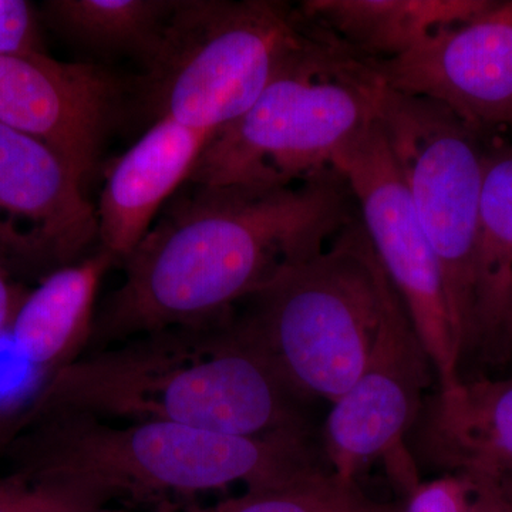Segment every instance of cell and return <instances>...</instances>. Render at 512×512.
I'll return each instance as SVG.
<instances>
[{"label": "cell", "mask_w": 512, "mask_h": 512, "mask_svg": "<svg viewBox=\"0 0 512 512\" xmlns=\"http://www.w3.org/2000/svg\"><path fill=\"white\" fill-rule=\"evenodd\" d=\"M19 305L15 302L12 286H10L8 276H6L3 266L0 264V335L9 323L13 322Z\"/></svg>", "instance_id": "cb8c5ba5"}, {"label": "cell", "mask_w": 512, "mask_h": 512, "mask_svg": "<svg viewBox=\"0 0 512 512\" xmlns=\"http://www.w3.org/2000/svg\"><path fill=\"white\" fill-rule=\"evenodd\" d=\"M192 512H402V507L377 503L357 483L325 471L274 487L247 490L208 510Z\"/></svg>", "instance_id": "d6986e66"}, {"label": "cell", "mask_w": 512, "mask_h": 512, "mask_svg": "<svg viewBox=\"0 0 512 512\" xmlns=\"http://www.w3.org/2000/svg\"><path fill=\"white\" fill-rule=\"evenodd\" d=\"M177 0H52L47 18L70 39L99 50L136 52L156 47Z\"/></svg>", "instance_id": "ac0fdd59"}, {"label": "cell", "mask_w": 512, "mask_h": 512, "mask_svg": "<svg viewBox=\"0 0 512 512\" xmlns=\"http://www.w3.org/2000/svg\"><path fill=\"white\" fill-rule=\"evenodd\" d=\"M59 416L161 421L245 437H313L311 400L292 390L237 315L146 333L60 367Z\"/></svg>", "instance_id": "7a4b0ae2"}, {"label": "cell", "mask_w": 512, "mask_h": 512, "mask_svg": "<svg viewBox=\"0 0 512 512\" xmlns=\"http://www.w3.org/2000/svg\"><path fill=\"white\" fill-rule=\"evenodd\" d=\"M474 483L470 476L446 473L420 484L407 495L402 512H471Z\"/></svg>", "instance_id": "44dd1931"}, {"label": "cell", "mask_w": 512, "mask_h": 512, "mask_svg": "<svg viewBox=\"0 0 512 512\" xmlns=\"http://www.w3.org/2000/svg\"><path fill=\"white\" fill-rule=\"evenodd\" d=\"M83 184L53 148L0 124V258L79 262L99 238Z\"/></svg>", "instance_id": "8fae6325"}, {"label": "cell", "mask_w": 512, "mask_h": 512, "mask_svg": "<svg viewBox=\"0 0 512 512\" xmlns=\"http://www.w3.org/2000/svg\"><path fill=\"white\" fill-rule=\"evenodd\" d=\"M384 92L372 64L313 25L251 109L211 137L187 184L282 187L335 170L338 151L379 119Z\"/></svg>", "instance_id": "3957f363"}, {"label": "cell", "mask_w": 512, "mask_h": 512, "mask_svg": "<svg viewBox=\"0 0 512 512\" xmlns=\"http://www.w3.org/2000/svg\"><path fill=\"white\" fill-rule=\"evenodd\" d=\"M330 471L313 437H245L161 421L123 426L59 416L45 480L79 485L107 501H158L234 483L274 487Z\"/></svg>", "instance_id": "277c9868"}, {"label": "cell", "mask_w": 512, "mask_h": 512, "mask_svg": "<svg viewBox=\"0 0 512 512\" xmlns=\"http://www.w3.org/2000/svg\"><path fill=\"white\" fill-rule=\"evenodd\" d=\"M116 259L99 249L76 264L50 272L20 302L12 322V342L33 365H69L89 346L94 305L104 274Z\"/></svg>", "instance_id": "e0dca14e"}, {"label": "cell", "mask_w": 512, "mask_h": 512, "mask_svg": "<svg viewBox=\"0 0 512 512\" xmlns=\"http://www.w3.org/2000/svg\"><path fill=\"white\" fill-rule=\"evenodd\" d=\"M384 278L357 217L325 251L285 266L244 301L238 322L292 390L332 404L365 369Z\"/></svg>", "instance_id": "5b68a950"}, {"label": "cell", "mask_w": 512, "mask_h": 512, "mask_svg": "<svg viewBox=\"0 0 512 512\" xmlns=\"http://www.w3.org/2000/svg\"><path fill=\"white\" fill-rule=\"evenodd\" d=\"M212 136L174 120L157 119L114 163L96 210L103 251L126 261L165 202L188 183Z\"/></svg>", "instance_id": "5bb4252c"}, {"label": "cell", "mask_w": 512, "mask_h": 512, "mask_svg": "<svg viewBox=\"0 0 512 512\" xmlns=\"http://www.w3.org/2000/svg\"><path fill=\"white\" fill-rule=\"evenodd\" d=\"M117 99L116 80L93 64L45 52L0 57V124L53 148L83 181L99 163Z\"/></svg>", "instance_id": "7c38bea8"}, {"label": "cell", "mask_w": 512, "mask_h": 512, "mask_svg": "<svg viewBox=\"0 0 512 512\" xmlns=\"http://www.w3.org/2000/svg\"><path fill=\"white\" fill-rule=\"evenodd\" d=\"M369 63L387 89L436 101L485 140L512 134V0Z\"/></svg>", "instance_id": "30bf717a"}, {"label": "cell", "mask_w": 512, "mask_h": 512, "mask_svg": "<svg viewBox=\"0 0 512 512\" xmlns=\"http://www.w3.org/2000/svg\"><path fill=\"white\" fill-rule=\"evenodd\" d=\"M470 477L474 483L471 512H512V477L497 474Z\"/></svg>", "instance_id": "603a6c76"}, {"label": "cell", "mask_w": 512, "mask_h": 512, "mask_svg": "<svg viewBox=\"0 0 512 512\" xmlns=\"http://www.w3.org/2000/svg\"><path fill=\"white\" fill-rule=\"evenodd\" d=\"M493 5V0H305L299 9L356 56L386 62Z\"/></svg>", "instance_id": "2e32d148"}, {"label": "cell", "mask_w": 512, "mask_h": 512, "mask_svg": "<svg viewBox=\"0 0 512 512\" xmlns=\"http://www.w3.org/2000/svg\"><path fill=\"white\" fill-rule=\"evenodd\" d=\"M313 32L276 0H177L147 57L157 119L215 134L251 109Z\"/></svg>", "instance_id": "8992f818"}, {"label": "cell", "mask_w": 512, "mask_h": 512, "mask_svg": "<svg viewBox=\"0 0 512 512\" xmlns=\"http://www.w3.org/2000/svg\"><path fill=\"white\" fill-rule=\"evenodd\" d=\"M416 463L441 474L512 477V376H477L429 394L409 437Z\"/></svg>", "instance_id": "4fadbf2b"}, {"label": "cell", "mask_w": 512, "mask_h": 512, "mask_svg": "<svg viewBox=\"0 0 512 512\" xmlns=\"http://www.w3.org/2000/svg\"><path fill=\"white\" fill-rule=\"evenodd\" d=\"M158 512H177V508L173 504L168 503V501H163V503H160V507H158Z\"/></svg>", "instance_id": "484cf974"}, {"label": "cell", "mask_w": 512, "mask_h": 512, "mask_svg": "<svg viewBox=\"0 0 512 512\" xmlns=\"http://www.w3.org/2000/svg\"><path fill=\"white\" fill-rule=\"evenodd\" d=\"M512 365V316L508 325L507 339H505V360Z\"/></svg>", "instance_id": "d4e9b609"}, {"label": "cell", "mask_w": 512, "mask_h": 512, "mask_svg": "<svg viewBox=\"0 0 512 512\" xmlns=\"http://www.w3.org/2000/svg\"><path fill=\"white\" fill-rule=\"evenodd\" d=\"M359 217L336 170L303 183L192 185L124 265L94 316L89 350L225 318L285 266L311 259Z\"/></svg>", "instance_id": "6da1fadb"}, {"label": "cell", "mask_w": 512, "mask_h": 512, "mask_svg": "<svg viewBox=\"0 0 512 512\" xmlns=\"http://www.w3.org/2000/svg\"><path fill=\"white\" fill-rule=\"evenodd\" d=\"M433 365L399 293L384 278L382 313L363 372L326 417L322 448L330 471L357 483L369 464L382 460L404 495L420 484L409 437L419 419Z\"/></svg>", "instance_id": "ba28073f"}, {"label": "cell", "mask_w": 512, "mask_h": 512, "mask_svg": "<svg viewBox=\"0 0 512 512\" xmlns=\"http://www.w3.org/2000/svg\"><path fill=\"white\" fill-rule=\"evenodd\" d=\"M107 503L92 490L45 478L35 488L0 487V512H92Z\"/></svg>", "instance_id": "ffe728a7"}, {"label": "cell", "mask_w": 512, "mask_h": 512, "mask_svg": "<svg viewBox=\"0 0 512 512\" xmlns=\"http://www.w3.org/2000/svg\"><path fill=\"white\" fill-rule=\"evenodd\" d=\"M377 123L439 261L463 367L473 333L485 138L436 101L387 87Z\"/></svg>", "instance_id": "52a82bcc"}, {"label": "cell", "mask_w": 512, "mask_h": 512, "mask_svg": "<svg viewBox=\"0 0 512 512\" xmlns=\"http://www.w3.org/2000/svg\"><path fill=\"white\" fill-rule=\"evenodd\" d=\"M92 512H126L123 510H107V508H99V510L92 511Z\"/></svg>", "instance_id": "4316f807"}, {"label": "cell", "mask_w": 512, "mask_h": 512, "mask_svg": "<svg viewBox=\"0 0 512 512\" xmlns=\"http://www.w3.org/2000/svg\"><path fill=\"white\" fill-rule=\"evenodd\" d=\"M511 316L512 134H507L485 140L473 333L466 362L471 355L504 362Z\"/></svg>", "instance_id": "9a60e30c"}, {"label": "cell", "mask_w": 512, "mask_h": 512, "mask_svg": "<svg viewBox=\"0 0 512 512\" xmlns=\"http://www.w3.org/2000/svg\"><path fill=\"white\" fill-rule=\"evenodd\" d=\"M43 52L39 16L26 0H0V57Z\"/></svg>", "instance_id": "7402d4cb"}, {"label": "cell", "mask_w": 512, "mask_h": 512, "mask_svg": "<svg viewBox=\"0 0 512 512\" xmlns=\"http://www.w3.org/2000/svg\"><path fill=\"white\" fill-rule=\"evenodd\" d=\"M333 168L352 191L373 251L406 306L439 389L456 386L461 348L443 274L377 121L338 151Z\"/></svg>", "instance_id": "9c48e42d"}]
</instances>
